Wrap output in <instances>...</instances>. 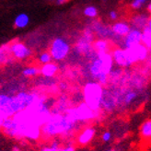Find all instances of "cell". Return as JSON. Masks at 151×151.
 <instances>
[{
  "label": "cell",
  "instance_id": "4",
  "mask_svg": "<svg viewBox=\"0 0 151 151\" xmlns=\"http://www.w3.org/2000/svg\"><path fill=\"white\" fill-rule=\"evenodd\" d=\"M103 87L97 81L87 82L83 88L82 98L88 106L94 111H100L103 98Z\"/></svg>",
  "mask_w": 151,
  "mask_h": 151
},
{
  "label": "cell",
  "instance_id": "20",
  "mask_svg": "<svg viewBox=\"0 0 151 151\" xmlns=\"http://www.w3.org/2000/svg\"><path fill=\"white\" fill-rule=\"evenodd\" d=\"M40 73V69L38 67L35 66H29V67H26V68L23 70L22 74H23L24 77L26 78H32V77H36V76Z\"/></svg>",
  "mask_w": 151,
  "mask_h": 151
},
{
  "label": "cell",
  "instance_id": "11",
  "mask_svg": "<svg viewBox=\"0 0 151 151\" xmlns=\"http://www.w3.org/2000/svg\"><path fill=\"white\" fill-rule=\"evenodd\" d=\"M111 57L113 60V63H115L118 66H121V67L130 66L125 49L118 48V49L113 50L111 54Z\"/></svg>",
  "mask_w": 151,
  "mask_h": 151
},
{
  "label": "cell",
  "instance_id": "17",
  "mask_svg": "<svg viewBox=\"0 0 151 151\" xmlns=\"http://www.w3.org/2000/svg\"><path fill=\"white\" fill-rule=\"evenodd\" d=\"M140 134L142 138L149 140L151 137V121L146 120L140 126Z\"/></svg>",
  "mask_w": 151,
  "mask_h": 151
},
{
  "label": "cell",
  "instance_id": "29",
  "mask_svg": "<svg viewBox=\"0 0 151 151\" xmlns=\"http://www.w3.org/2000/svg\"><path fill=\"white\" fill-rule=\"evenodd\" d=\"M3 55H4V50L2 48H0V63H1L3 59Z\"/></svg>",
  "mask_w": 151,
  "mask_h": 151
},
{
  "label": "cell",
  "instance_id": "26",
  "mask_svg": "<svg viewBox=\"0 0 151 151\" xmlns=\"http://www.w3.org/2000/svg\"><path fill=\"white\" fill-rule=\"evenodd\" d=\"M101 139L103 142H109L111 139V134L109 131H105L101 134Z\"/></svg>",
  "mask_w": 151,
  "mask_h": 151
},
{
  "label": "cell",
  "instance_id": "31",
  "mask_svg": "<svg viewBox=\"0 0 151 151\" xmlns=\"http://www.w3.org/2000/svg\"><path fill=\"white\" fill-rule=\"evenodd\" d=\"M11 151H21V150H20L18 147H14L12 148V150H11Z\"/></svg>",
  "mask_w": 151,
  "mask_h": 151
},
{
  "label": "cell",
  "instance_id": "9",
  "mask_svg": "<svg viewBox=\"0 0 151 151\" xmlns=\"http://www.w3.org/2000/svg\"><path fill=\"white\" fill-rule=\"evenodd\" d=\"M141 34L142 32L138 29H131L129 32H128L124 36V49H128L133 46H135L139 43H141Z\"/></svg>",
  "mask_w": 151,
  "mask_h": 151
},
{
  "label": "cell",
  "instance_id": "10",
  "mask_svg": "<svg viewBox=\"0 0 151 151\" xmlns=\"http://www.w3.org/2000/svg\"><path fill=\"white\" fill-rule=\"evenodd\" d=\"M96 134V130L93 126H86L78 134L77 142L80 146H87L93 140Z\"/></svg>",
  "mask_w": 151,
  "mask_h": 151
},
{
  "label": "cell",
  "instance_id": "7",
  "mask_svg": "<svg viewBox=\"0 0 151 151\" xmlns=\"http://www.w3.org/2000/svg\"><path fill=\"white\" fill-rule=\"evenodd\" d=\"M128 61H129L130 65L138 63V62H144L145 60L148 57L149 50L143 45L142 43H139L135 46H133L131 48L125 49Z\"/></svg>",
  "mask_w": 151,
  "mask_h": 151
},
{
  "label": "cell",
  "instance_id": "30",
  "mask_svg": "<svg viewBox=\"0 0 151 151\" xmlns=\"http://www.w3.org/2000/svg\"><path fill=\"white\" fill-rule=\"evenodd\" d=\"M66 1H67V0H57V4L62 5V4H65Z\"/></svg>",
  "mask_w": 151,
  "mask_h": 151
},
{
  "label": "cell",
  "instance_id": "6",
  "mask_svg": "<svg viewBox=\"0 0 151 151\" xmlns=\"http://www.w3.org/2000/svg\"><path fill=\"white\" fill-rule=\"evenodd\" d=\"M72 114L78 123H87L96 118L97 111L90 109L85 102L78 103L76 107H71Z\"/></svg>",
  "mask_w": 151,
  "mask_h": 151
},
{
  "label": "cell",
  "instance_id": "19",
  "mask_svg": "<svg viewBox=\"0 0 151 151\" xmlns=\"http://www.w3.org/2000/svg\"><path fill=\"white\" fill-rule=\"evenodd\" d=\"M61 148V143L58 139L52 140L49 146H44L42 147L41 151H59Z\"/></svg>",
  "mask_w": 151,
  "mask_h": 151
},
{
  "label": "cell",
  "instance_id": "8",
  "mask_svg": "<svg viewBox=\"0 0 151 151\" xmlns=\"http://www.w3.org/2000/svg\"><path fill=\"white\" fill-rule=\"evenodd\" d=\"M14 57L19 60H24L32 55V51L22 42H15L9 48Z\"/></svg>",
  "mask_w": 151,
  "mask_h": 151
},
{
  "label": "cell",
  "instance_id": "2",
  "mask_svg": "<svg viewBox=\"0 0 151 151\" xmlns=\"http://www.w3.org/2000/svg\"><path fill=\"white\" fill-rule=\"evenodd\" d=\"M113 60L109 52H96V56L89 65V73L91 77L102 87L107 85L109 74L112 70Z\"/></svg>",
  "mask_w": 151,
  "mask_h": 151
},
{
  "label": "cell",
  "instance_id": "13",
  "mask_svg": "<svg viewBox=\"0 0 151 151\" xmlns=\"http://www.w3.org/2000/svg\"><path fill=\"white\" fill-rule=\"evenodd\" d=\"M112 32L118 36H125L131 29L129 24L126 22H117L112 26Z\"/></svg>",
  "mask_w": 151,
  "mask_h": 151
},
{
  "label": "cell",
  "instance_id": "21",
  "mask_svg": "<svg viewBox=\"0 0 151 151\" xmlns=\"http://www.w3.org/2000/svg\"><path fill=\"white\" fill-rule=\"evenodd\" d=\"M12 97L13 95H9V94L0 92V108L6 106V105L11 101Z\"/></svg>",
  "mask_w": 151,
  "mask_h": 151
},
{
  "label": "cell",
  "instance_id": "23",
  "mask_svg": "<svg viewBox=\"0 0 151 151\" xmlns=\"http://www.w3.org/2000/svg\"><path fill=\"white\" fill-rule=\"evenodd\" d=\"M84 14H85V16H87V17L95 18L98 15V9L93 6H88L84 9Z\"/></svg>",
  "mask_w": 151,
  "mask_h": 151
},
{
  "label": "cell",
  "instance_id": "15",
  "mask_svg": "<svg viewBox=\"0 0 151 151\" xmlns=\"http://www.w3.org/2000/svg\"><path fill=\"white\" fill-rule=\"evenodd\" d=\"M29 23V18L26 13H20L14 19V24L19 29L26 28Z\"/></svg>",
  "mask_w": 151,
  "mask_h": 151
},
{
  "label": "cell",
  "instance_id": "18",
  "mask_svg": "<svg viewBox=\"0 0 151 151\" xmlns=\"http://www.w3.org/2000/svg\"><path fill=\"white\" fill-rule=\"evenodd\" d=\"M150 22L149 19L146 16H143V15H141V16H137L134 19V22L133 23L135 25V29H140L141 27L144 29L148 23Z\"/></svg>",
  "mask_w": 151,
  "mask_h": 151
},
{
  "label": "cell",
  "instance_id": "12",
  "mask_svg": "<svg viewBox=\"0 0 151 151\" xmlns=\"http://www.w3.org/2000/svg\"><path fill=\"white\" fill-rule=\"evenodd\" d=\"M58 72V66L55 63H48L42 65V66L40 68V73L45 78H52L56 75Z\"/></svg>",
  "mask_w": 151,
  "mask_h": 151
},
{
  "label": "cell",
  "instance_id": "1",
  "mask_svg": "<svg viewBox=\"0 0 151 151\" xmlns=\"http://www.w3.org/2000/svg\"><path fill=\"white\" fill-rule=\"evenodd\" d=\"M78 123L67 113H52L49 120L41 127L42 135L46 138L67 137L77 129Z\"/></svg>",
  "mask_w": 151,
  "mask_h": 151
},
{
  "label": "cell",
  "instance_id": "3",
  "mask_svg": "<svg viewBox=\"0 0 151 151\" xmlns=\"http://www.w3.org/2000/svg\"><path fill=\"white\" fill-rule=\"evenodd\" d=\"M45 97L41 96L36 92L21 91L12 97L11 101L5 107H2V111L6 118L12 117L17 112L32 107L36 103L40 102Z\"/></svg>",
  "mask_w": 151,
  "mask_h": 151
},
{
  "label": "cell",
  "instance_id": "25",
  "mask_svg": "<svg viewBox=\"0 0 151 151\" xmlns=\"http://www.w3.org/2000/svg\"><path fill=\"white\" fill-rule=\"evenodd\" d=\"M147 0H134L133 3H132V7L133 9H137L139 7H141L143 5H144Z\"/></svg>",
  "mask_w": 151,
  "mask_h": 151
},
{
  "label": "cell",
  "instance_id": "32",
  "mask_svg": "<svg viewBox=\"0 0 151 151\" xmlns=\"http://www.w3.org/2000/svg\"><path fill=\"white\" fill-rule=\"evenodd\" d=\"M104 151H115L114 149H107V150H104Z\"/></svg>",
  "mask_w": 151,
  "mask_h": 151
},
{
  "label": "cell",
  "instance_id": "24",
  "mask_svg": "<svg viewBox=\"0 0 151 151\" xmlns=\"http://www.w3.org/2000/svg\"><path fill=\"white\" fill-rule=\"evenodd\" d=\"M39 62L42 65H45V64H48V63L52 62V56L50 55V52H43L42 54H41L39 56Z\"/></svg>",
  "mask_w": 151,
  "mask_h": 151
},
{
  "label": "cell",
  "instance_id": "16",
  "mask_svg": "<svg viewBox=\"0 0 151 151\" xmlns=\"http://www.w3.org/2000/svg\"><path fill=\"white\" fill-rule=\"evenodd\" d=\"M92 49L96 52H106L109 51V43L107 41L100 39L95 41L92 44Z\"/></svg>",
  "mask_w": 151,
  "mask_h": 151
},
{
  "label": "cell",
  "instance_id": "5",
  "mask_svg": "<svg viewBox=\"0 0 151 151\" xmlns=\"http://www.w3.org/2000/svg\"><path fill=\"white\" fill-rule=\"evenodd\" d=\"M70 52V45L63 38H56L52 42L50 55L55 61H62L67 57Z\"/></svg>",
  "mask_w": 151,
  "mask_h": 151
},
{
  "label": "cell",
  "instance_id": "14",
  "mask_svg": "<svg viewBox=\"0 0 151 151\" xmlns=\"http://www.w3.org/2000/svg\"><path fill=\"white\" fill-rule=\"evenodd\" d=\"M141 43L150 50L151 48V23H149L144 28L141 34Z\"/></svg>",
  "mask_w": 151,
  "mask_h": 151
},
{
  "label": "cell",
  "instance_id": "28",
  "mask_svg": "<svg viewBox=\"0 0 151 151\" xmlns=\"http://www.w3.org/2000/svg\"><path fill=\"white\" fill-rule=\"evenodd\" d=\"M110 18L111 19H116L118 18V14L116 11H111L110 12Z\"/></svg>",
  "mask_w": 151,
  "mask_h": 151
},
{
  "label": "cell",
  "instance_id": "22",
  "mask_svg": "<svg viewBox=\"0 0 151 151\" xmlns=\"http://www.w3.org/2000/svg\"><path fill=\"white\" fill-rule=\"evenodd\" d=\"M137 93H135L134 91H129L125 93V95L124 96L123 98V101L124 104H130L132 103L135 99H137Z\"/></svg>",
  "mask_w": 151,
  "mask_h": 151
},
{
  "label": "cell",
  "instance_id": "27",
  "mask_svg": "<svg viewBox=\"0 0 151 151\" xmlns=\"http://www.w3.org/2000/svg\"><path fill=\"white\" fill-rule=\"evenodd\" d=\"M59 151H76V149L72 145H68V146H65L64 147H61Z\"/></svg>",
  "mask_w": 151,
  "mask_h": 151
}]
</instances>
